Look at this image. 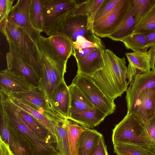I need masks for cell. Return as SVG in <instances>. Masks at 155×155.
<instances>
[{"label":"cell","mask_w":155,"mask_h":155,"mask_svg":"<svg viewBox=\"0 0 155 155\" xmlns=\"http://www.w3.org/2000/svg\"><path fill=\"white\" fill-rule=\"evenodd\" d=\"M103 68L91 77L96 84L108 97L114 100L120 97L129 84L125 59L121 58L111 50L103 51Z\"/></svg>","instance_id":"1"},{"label":"cell","mask_w":155,"mask_h":155,"mask_svg":"<svg viewBox=\"0 0 155 155\" xmlns=\"http://www.w3.org/2000/svg\"><path fill=\"white\" fill-rule=\"evenodd\" d=\"M37 42L40 53L41 68L38 87L51 100L53 91L64 79L67 63L59 58L47 38L41 35Z\"/></svg>","instance_id":"2"},{"label":"cell","mask_w":155,"mask_h":155,"mask_svg":"<svg viewBox=\"0 0 155 155\" xmlns=\"http://www.w3.org/2000/svg\"><path fill=\"white\" fill-rule=\"evenodd\" d=\"M112 141L155 150V140L149 134L144 121L133 113H127L112 130Z\"/></svg>","instance_id":"3"},{"label":"cell","mask_w":155,"mask_h":155,"mask_svg":"<svg viewBox=\"0 0 155 155\" xmlns=\"http://www.w3.org/2000/svg\"><path fill=\"white\" fill-rule=\"evenodd\" d=\"M1 32L6 40L11 42L17 51L34 71L38 81L41 78V62L39 49L35 41L24 29L8 21L0 25Z\"/></svg>","instance_id":"4"},{"label":"cell","mask_w":155,"mask_h":155,"mask_svg":"<svg viewBox=\"0 0 155 155\" xmlns=\"http://www.w3.org/2000/svg\"><path fill=\"white\" fill-rule=\"evenodd\" d=\"M8 117L23 134L35 155H56L59 153L52 144L40 140L25 124L18 113L16 105L11 101L3 104Z\"/></svg>","instance_id":"5"},{"label":"cell","mask_w":155,"mask_h":155,"mask_svg":"<svg viewBox=\"0 0 155 155\" xmlns=\"http://www.w3.org/2000/svg\"><path fill=\"white\" fill-rule=\"evenodd\" d=\"M77 5L74 0H45L43 32L49 36L54 34L60 23L72 13Z\"/></svg>","instance_id":"6"},{"label":"cell","mask_w":155,"mask_h":155,"mask_svg":"<svg viewBox=\"0 0 155 155\" xmlns=\"http://www.w3.org/2000/svg\"><path fill=\"white\" fill-rule=\"evenodd\" d=\"M72 83L81 90L87 99L95 107L101 110L107 116L114 112L116 104L114 100L108 97L101 90L91 77L77 74Z\"/></svg>","instance_id":"7"},{"label":"cell","mask_w":155,"mask_h":155,"mask_svg":"<svg viewBox=\"0 0 155 155\" xmlns=\"http://www.w3.org/2000/svg\"><path fill=\"white\" fill-rule=\"evenodd\" d=\"M132 0H120L107 15L94 21L93 30L95 35L108 37L122 22L131 6Z\"/></svg>","instance_id":"8"},{"label":"cell","mask_w":155,"mask_h":155,"mask_svg":"<svg viewBox=\"0 0 155 155\" xmlns=\"http://www.w3.org/2000/svg\"><path fill=\"white\" fill-rule=\"evenodd\" d=\"M56 32L66 35L73 42L75 41L78 37L84 36L90 41L98 45L102 43L101 40L89 29L87 15H73L70 14L60 23L55 33Z\"/></svg>","instance_id":"9"},{"label":"cell","mask_w":155,"mask_h":155,"mask_svg":"<svg viewBox=\"0 0 155 155\" xmlns=\"http://www.w3.org/2000/svg\"><path fill=\"white\" fill-rule=\"evenodd\" d=\"M155 88V71L137 74L126 91L127 113L131 112L140 94L147 89Z\"/></svg>","instance_id":"10"},{"label":"cell","mask_w":155,"mask_h":155,"mask_svg":"<svg viewBox=\"0 0 155 155\" xmlns=\"http://www.w3.org/2000/svg\"><path fill=\"white\" fill-rule=\"evenodd\" d=\"M31 0H18L13 6L8 19L9 22L25 29L31 37L37 41L40 33L35 29L31 23L29 10Z\"/></svg>","instance_id":"11"},{"label":"cell","mask_w":155,"mask_h":155,"mask_svg":"<svg viewBox=\"0 0 155 155\" xmlns=\"http://www.w3.org/2000/svg\"><path fill=\"white\" fill-rule=\"evenodd\" d=\"M7 41L9 47V51L6 56L8 68L25 77L34 87H38V80L33 69L17 51L12 43Z\"/></svg>","instance_id":"12"},{"label":"cell","mask_w":155,"mask_h":155,"mask_svg":"<svg viewBox=\"0 0 155 155\" xmlns=\"http://www.w3.org/2000/svg\"><path fill=\"white\" fill-rule=\"evenodd\" d=\"M0 87L9 93L27 92L35 87L25 77L8 68L0 71Z\"/></svg>","instance_id":"13"},{"label":"cell","mask_w":155,"mask_h":155,"mask_svg":"<svg viewBox=\"0 0 155 155\" xmlns=\"http://www.w3.org/2000/svg\"><path fill=\"white\" fill-rule=\"evenodd\" d=\"M155 88L147 89L143 91L139 95L130 112L137 115L145 124L155 115Z\"/></svg>","instance_id":"14"},{"label":"cell","mask_w":155,"mask_h":155,"mask_svg":"<svg viewBox=\"0 0 155 155\" xmlns=\"http://www.w3.org/2000/svg\"><path fill=\"white\" fill-rule=\"evenodd\" d=\"M107 116L105 113L96 107L86 110L70 108L68 118L81 126L90 128L99 125Z\"/></svg>","instance_id":"15"},{"label":"cell","mask_w":155,"mask_h":155,"mask_svg":"<svg viewBox=\"0 0 155 155\" xmlns=\"http://www.w3.org/2000/svg\"><path fill=\"white\" fill-rule=\"evenodd\" d=\"M105 47L102 43L98 47L84 58L76 61L77 74L91 77L102 69L104 65L103 51Z\"/></svg>","instance_id":"16"},{"label":"cell","mask_w":155,"mask_h":155,"mask_svg":"<svg viewBox=\"0 0 155 155\" xmlns=\"http://www.w3.org/2000/svg\"><path fill=\"white\" fill-rule=\"evenodd\" d=\"M8 93L13 97L23 100L48 111L63 115L58 110L51 101L38 87H34L31 91L27 92Z\"/></svg>","instance_id":"17"},{"label":"cell","mask_w":155,"mask_h":155,"mask_svg":"<svg viewBox=\"0 0 155 155\" xmlns=\"http://www.w3.org/2000/svg\"><path fill=\"white\" fill-rule=\"evenodd\" d=\"M16 107L19 115L23 122L40 140L48 144L56 143V137L44 125L27 112L17 105Z\"/></svg>","instance_id":"18"},{"label":"cell","mask_w":155,"mask_h":155,"mask_svg":"<svg viewBox=\"0 0 155 155\" xmlns=\"http://www.w3.org/2000/svg\"><path fill=\"white\" fill-rule=\"evenodd\" d=\"M9 119L10 137L8 145L12 155H35L23 134Z\"/></svg>","instance_id":"19"},{"label":"cell","mask_w":155,"mask_h":155,"mask_svg":"<svg viewBox=\"0 0 155 155\" xmlns=\"http://www.w3.org/2000/svg\"><path fill=\"white\" fill-rule=\"evenodd\" d=\"M59 58L67 62L73 51V42L66 35L59 32L47 38Z\"/></svg>","instance_id":"20"},{"label":"cell","mask_w":155,"mask_h":155,"mask_svg":"<svg viewBox=\"0 0 155 155\" xmlns=\"http://www.w3.org/2000/svg\"><path fill=\"white\" fill-rule=\"evenodd\" d=\"M51 100L58 110L68 118L70 108V95L68 87L64 79L53 91L51 96Z\"/></svg>","instance_id":"21"},{"label":"cell","mask_w":155,"mask_h":155,"mask_svg":"<svg viewBox=\"0 0 155 155\" xmlns=\"http://www.w3.org/2000/svg\"><path fill=\"white\" fill-rule=\"evenodd\" d=\"M137 25L132 0L131 6L124 20L108 38L114 41H121L133 34Z\"/></svg>","instance_id":"22"},{"label":"cell","mask_w":155,"mask_h":155,"mask_svg":"<svg viewBox=\"0 0 155 155\" xmlns=\"http://www.w3.org/2000/svg\"><path fill=\"white\" fill-rule=\"evenodd\" d=\"M103 135L96 130L84 127L79 138L78 155H88Z\"/></svg>","instance_id":"23"},{"label":"cell","mask_w":155,"mask_h":155,"mask_svg":"<svg viewBox=\"0 0 155 155\" xmlns=\"http://www.w3.org/2000/svg\"><path fill=\"white\" fill-rule=\"evenodd\" d=\"M104 1V0H88L79 3L77 2L76 8L70 15H87L88 28L93 32V25L95 16Z\"/></svg>","instance_id":"24"},{"label":"cell","mask_w":155,"mask_h":155,"mask_svg":"<svg viewBox=\"0 0 155 155\" xmlns=\"http://www.w3.org/2000/svg\"><path fill=\"white\" fill-rule=\"evenodd\" d=\"M68 118L57 123L54 126L57 140L56 150L61 155H71L68 134Z\"/></svg>","instance_id":"25"},{"label":"cell","mask_w":155,"mask_h":155,"mask_svg":"<svg viewBox=\"0 0 155 155\" xmlns=\"http://www.w3.org/2000/svg\"><path fill=\"white\" fill-rule=\"evenodd\" d=\"M10 96L14 104L31 114L56 137L54 132L55 125L53 123L39 112L29 103Z\"/></svg>","instance_id":"26"},{"label":"cell","mask_w":155,"mask_h":155,"mask_svg":"<svg viewBox=\"0 0 155 155\" xmlns=\"http://www.w3.org/2000/svg\"><path fill=\"white\" fill-rule=\"evenodd\" d=\"M68 87L70 95V108L86 110L95 107L76 85L71 83Z\"/></svg>","instance_id":"27"},{"label":"cell","mask_w":155,"mask_h":155,"mask_svg":"<svg viewBox=\"0 0 155 155\" xmlns=\"http://www.w3.org/2000/svg\"><path fill=\"white\" fill-rule=\"evenodd\" d=\"M126 55L131 67L140 73L149 72L150 68L147 51H137L126 53Z\"/></svg>","instance_id":"28"},{"label":"cell","mask_w":155,"mask_h":155,"mask_svg":"<svg viewBox=\"0 0 155 155\" xmlns=\"http://www.w3.org/2000/svg\"><path fill=\"white\" fill-rule=\"evenodd\" d=\"M44 1L45 0H31L29 10L31 25L35 29L40 33L43 32Z\"/></svg>","instance_id":"29"},{"label":"cell","mask_w":155,"mask_h":155,"mask_svg":"<svg viewBox=\"0 0 155 155\" xmlns=\"http://www.w3.org/2000/svg\"><path fill=\"white\" fill-rule=\"evenodd\" d=\"M68 134L71 155H78V145L79 137L84 127L68 119Z\"/></svg>","instance_id":"30"},{"label":"cell","mask_w":155,"mask_h":155,"mask_svg":"<svg viewBox=\"0 0 155 155\" xmlns=\"http://www.w3.org/2000/svg\"><path fill=\"white\" fill-rule=\"evenodd\" d=\"M114 152L117 155H155V150L133 145L117 143L113 144Z\"/></svg>","instance_id":"31"},{"label":"cell","mask_w":155,"mask_h":155,"mask_svg":"<svg viewBox=\"0 0 155 155\" xmlns=\"http://www.w3.org/2000/svg\"><path fill=\"white\" fill-rule=\"evenodd\" d=\"M120 41L127 49L134 51H147L148 48V42L144 33H134Z\"/></svg>","instance_id":"32"},{"label":"cell","mask_w":155,"mask_h":155,"mask_svg":"<svg viewBox=\"0 0 155 155\" xmlns=\"http://www.w3.org/2000/svg\"><path fill=\"white\" fill-rule=\"evenodd\" d=\"M155 30V5L140 21L134 33H143Z\"/></svg>","instance_id":"33"},{"label":"cell","mask_w":155,"mask_h":155,"mask_svg":"<svg viewBox=\"0 0 155 155\" xmlns=\"http://www.w3.org/2000/svg\"><path fill=\"white\" fill-rule=\"evenodd\" d=\"M133 3L138 25L155 5V0H133Z\"/></svg>","instance_id":"34"},{"label":"cell","mask_w":155,"mask_h":155,"mask_svg":"<svg viewBox=\"0 0 155 155\" xmlns=\"http://www.w3.org/2000/svg\"><path fill=\"white\" fill-rule=\"evenodd\" d=\"M120 0H104L97 10L94 21H97L108 14L115 7Z\"/></svg>","instance_id":"35"},{"label":"cell","mask_w":155,"mask_h":155,"mask_svg":"<svg viewBox=\"0 0 155 155\" xmlns=\"http://www.w3.org/2000/svg\"><path fill=\"white\" fill-rule=\"evenodd\" d=\"M14 0H0V25L8 21Z\"/></svg>","instance_id":"36"},{"label":"cell","mask_w":155,"mask_h":155,"mask_svg":"<svg viewBox=\"0 0 155 155\" xmlns=\"http://www.w3.org/2000/svg\"><path fill=\"white\" fill-rule=\"evenodd\" d=\"M73 43L74 50H75L89 47H98L101 44L98 45L90 41L84 36L78 37L76 41L73 42Z\"/></svg>","instance_id":"37"},{"label":"cell","mask_w":155,"mask_h":155,"mask_svg":"<svg viewBox=\"0 0 155 155\" xmlns=\"http://www.w3.org/2000/svg\"><path fill=\"white\" fill-rule=\"evenodd\" d=\"M88 155H109L103 135Z\"/></svg>","instance_id":"38"},{"label":"cell","mask_w":155,"mask_h":155,"mask_svg":"<svg viewBox=\"0 0 155 155\" xmlns=\"http://www.w3.org/2000/svg\"><path fill=\"white\" fill-rule=\"evenodd\" d=\"M98 46L81 49L77 50H75L73 49L72 55L75 58L76 61L82 59L97 48Z\"/></svg>","instance_id":"39"},{"label":"cell","mask_w":155,"mask_h":155,"mask_svg":"<svg viewBox=\"0 0 155 155\" xmlns=\"http://www.w3.org/2000/svg\"><path fill=\"white\" fill-rule=\"evenodd\" d=\"M145 124L148 133L155 140V115L149 122Z\"/></svg>","instance_id":"40"},{"label":"cell","mask_w":155,"mask_h":155,"mask_svg":"<svg viewBox=\"0 0 155 155\" xmlns=\"http://www.w3.org/2000/svg\"><path fill=\"white\" fill-rule=\"evenodd\" d=\"M149 58V64L150 69L155 71V45L151 47L147 51Z\"/></svg>","instance_id":"41"},{"label":"cell","mask_w":155,"mask_h":155,"mask_svg":"<svg viewBox=\"0 0 155 155\" xmlns=\"http://www.w3.org/2000/svg\"><path fill=\"white\" fill-rule=\"evenodd\" d=\"M12 153L8 145L0 139V155H12Z\"/></svg>","instance_id":"42"},{"label":"cell","mask_w":155,"mask_h":155,"mask_svg":"<svg viewBox=\"0 0 155 155\" xmlns=\"http://www.w3.org/2000/svg\"><path fill=\"white\" fill-rule=\"evenodd\" d=\"M143 33L147 40L148 48L155 45V30Z\"/></svg>","instance_id":"43"},{"label":"cell","mask_w":155,"mask_h":155,"mask_svg":"<svg viewBox=\"0 0 155 155\" xmlns=\"http://www.w3.org/2000/svg\"><path fill=\"white\" fill-rule=\"evenodd\" d=\"M154 103H155V93H154Z\"/></svg>","instance_id":"44"},{"label":"cell","mask_w":155,"mask_h":155,"mask_svg":"<svg viewBox=\"0 0 155 155\" xmlns=\"http://www.w3.org/2000/svg\"><path fill=\"white\" fill-rule=\"evenodd\" d=\"M56 155H61L60 153H59L58 154Z\"/></svg>","instance_id":"45"}]
</instances>
